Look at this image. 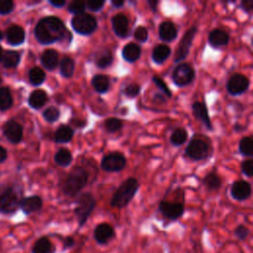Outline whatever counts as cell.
<instances>
[{
	"label": "cell",
	"mask_w": 253,
	"mask_h": 253,
	"mask_svg": "<svg viewBox=\"0 0 253 253\" xmlns=\"http://www.w3.org/2000/svg\"><path fill=\"white\" fill-rule=\"evenodd\" d=\"M66 32L63 22L56 17L49 16L42 19L36 26L35 36L42 44H49L60 41Z\"/></svg>",
	"instance_id": "1"
},
{
	"label": "cell",
	"mask_w": 253,
	"mask_h": 253,
	"mask_svg": "<svg viewBox=\"0 0 253 253\" xmlns=\"http://www.w3.org/2000/svg\"><path fill=\"white\" fill-rule=\"evenodd\" d=\"M138 187L139 186L136 179L127 178L126 180H125L114 194L110 203L111 206L118 209H123L126 207L133 199L134 195L138 190Z\"/></svg>",
	"instance_id": "2"
},
{
	"label": "cell",
	"mask_w": 253,
	"mask_h": 253,
	"mask_svg": "<svg viewBox=\"0 0 253 253\" xmlns=\"http://www.w3.org/2000/svg\"><path fill=\"white\" fill-rule=\"evenodd\" d=\"M88 173L81 166H75L71 169L65 182L62 186V191L65 195L74 197L76 196L87 184Z\"/></svg>",
	"instance_id": "3"
},
{
	"label": "cell",
	"mask_w": 253,
	"mask_h": 253,
	"mask_svg": "<svg viewBox=\"0 0 253 253\" xmlns=\"http://www.w3.org/2000/svg\"><path fill=\"white\" fill-rule=\"evenodd\" d=\"M96 200L90 193H83L79 196L76 202V207L74 210V213L78 220L79 227H82L89 216L91 215L93 210L95 209Z\"/></svg>",
	"instance_id": "4"
},
{
	"label": "cell",
	"mask_w": 253,
	"mask_h": 253,
	"mask_svg": "<svg viewBox=\"0 0 253 253\" xmlns=\"http://www.w3.org/2000/svg\"><path fill=\"white\" fill-rule=\"evenodd\" d=\"M71 25L76 33L80 35H90L97 29V20L90 14L82 13L72 18Z\"/></svg>",
	"instance_id": "5"
},
{
	"label": "cell",
	"mask_w": 253,
	"mask_h": 253,
	"mask_svg": "<svg viewBox=\"0 0 253 253\" xmlns=\"http://www.w3.org/2000/svg\"><path fill=\"white\" fill-rule=\"evenodd\" d=\"M19 205V197L13 188H5L0 192V212L12 213Z\"/></svg>",
	"instance_id": "6"
},
{
	"label": "cell",
	"mask_w": 253,
	"mask_h": 253,
	"mask_svg": "<svg viewBox=\"0 0 253 253\" xmlns=\"http://www.w3.org/2000/svg\"><path fill=\"white\" fill-rule=\"evenodd\" d=\"M195 77L194 68L188 63H180L173 70L172 79L175 85L184 87L189 85Z\"/></svg>",
	"instance_id": "7"
},
{
	"label": "cell",
	"mask_w": 253,
	"mask_h": 253,
	"mask_svg": "<svg viewBox=\"0 0 253 253\" xmlns=\"http://www.w3.org/2000/svg\"><path fill=\"white\" fill-rule=\"evenodd\" d=\"M196 33H197V28L196 27H192L183 36L181 42L178 44L177 50L175 52L174 61L176 63H178V62L182 61L183 59H185L187 57V55L189 54L190 47L192 45L193 40H194V38L196 36Z\"/></svg>",
	"instance_id": "8"
},
{
	"label": "cell",
	"mask_w": 253,
	"mask_h": 253,
	"mask_svg": "<svg viewBox=\"0 0 253 253\" xmlns=\"http://www.w3.org/2000/svg\"><path fill=\"white\" fill-rule=\"evenodd\" d=\"M126 163V157L120 152H112L103 157L101 167L108 172H118L125 168Z\"/></svg>",
	"instance_id": "9"
},
{
	"label": "cell",
	"mask_w": 253,
	"mask_h": 253,
	"mask_svg": "<svg viewBox=\"0 0 253 253\" xmlns=\"http://www.w3.org/2000/svg\"><path fill=\"white\" fill-rule=\"evenodd\" d=\"M187 155L194 160H202L209 153V145L202 139H193L186 148Z\"/></svg>",
	"instance_id": "10"
},
{
	"label": "cell",
	"mask_w": 253,
	"mask_h": 253,
	"mask_svg": "<svg viewBox=\"0 0 253 253\" xmlns=\"http://www.w3.org/2000/svg\"><path fill=\"white\" fill-rule=\"evenodd\" d=\"M159 211L168 219L175 220L181 217L184 213V206L181 203H172L168 201H162L158 207Z\"/></svg>",
	"instance_id": "11"
},
{
	"label": "cell",
	"mask_w": 253,
	"mask_h": 253,
	"mask_svg": "<svg viewBox=\"0 0 253 253\" xmlns=\"http://www.w3.org/2000/svg\"><path fill=\"white\" fill-rule=\"evenodd\" d=\"M115 235L116 233L114 227L107 222L99 223L93 231V237L95 241L101 245L108 244L111 240L114 239Z\"/></svg>",
	"instance_id": "12"
},
{
	"label": "cell",
	"mask_w": 253,
	"mask_h": 253,
	"mask_svg": "<svg viewBox=\"0 0 253 253\" xmlns=\"http://www.w3.org/2000/svg\"><path fill=\"white\" fill-rule=\"evenodd\" d=\"M249 87V80L242 74H234L226 83V89L229 94L236 96L244 93Z\"/></svg>",
	"instance_id": "13"
},
{
	"label": "cell",
	"mask_w": 253,
	"mask_h": 253,
	"mask_svg": "<svg viewBox=\"0 0 253 253\" xmlns=\"http://www.w3.org/2000/svg\"><path fill=\"white\" fill-rule=\"evenodd\" d=\"M230 193L234 200L244 201L251 195V185L244 180L235 181L231 187Z\"/></svg>",
	"instance_id": "14"
},
{
	"label": "cell",
	"mask_w": 253,
	"mask_h": 253,
	"mask_svg": "<svg viewBox=\"0 0 253 253\" xmlns=\"http://www.w3.org/2000/svg\"><path fill=\"white\" fill-rule=\"evenodd\" d=\"M112 27L118 37L126 38L128 36V20L124 14H117L112 18Z\"/></svg>",
	"instance_id": "15"
},
{
	"label": "cell",
	"mask_w": 253,
	"mask_h": 253,
	"mask_svg": "<svg viewBox=\"0 0 253 253\" xmlns=\"http://www.w3.org/2000/svg\"><path fill=\"white\" fill-rule=\"evenodd\" d=\"M4 133L10 142L18 143L22 139L23 129L18 123L14 121H9L4 126Z\"/></svg>",
	"instance_id": "16"
},
{
	"label": "cell",
	"mask_w": 253,
	"mask_h": 253,
	"mask_svg": "<svg viewBox=\"0 0 253 253\" xmlns=\"http://www.w3.org/2000/svg\"><path fill=\"white\" fill-rule=\"evenodd\" d=\"M19 207L25 213L30 214V213L38 211L42 209V201L39 196H31V197L25 198L22 201H20Z\"/></svg>",
	"instance_id": "17"
},
{
	"label": "cell",
	"mask_w": 253,
	"mask_h": 253,
	"mask_svg": "<svg viewBox=\"0 0 253 253\" xmlns=\"http://www.w3.org/2000/svg\"><path fill=\"white\" fill-rule=\"evenodd\" d=\"M193 113L197 120L201 121L208 129L211 130V123L210 120V116L208 113V109L204 103L201 102H195L193 104Z\"/></svg>",
	"instance_id": "18"
},
{
	"label": "cell",
	"mask_w": 253,
	"mask_h": 253,
	"mask_svg": "<svg viewBox=\"0 0 253 253\" xmlns=\"http://www.w3.org/2000/svg\"><path fill=\"white\" fill-rule=\"evenodd\" d=\"M229 42V35L223 30L215 29L210 33L209 42L212 47H220L226 45Z\"/></svg>",
	"instance_id": "19"
},
{
	"label": "cell",
	"mask_w": 253,
	"mask_h": 253,
	"mask_svg": "<svg viewBox=\"0 0 253 253\" xmlns=\"http://www.w3.org/2000/svg\"><path fill=\"white\" fill-rule=\"evenodd\" d=\"M159 38L164 42H171L177 37V29L175 25L169 21L163 22L159 26Z\"/></svg>",
	"instance_id": "20"
},
{
	"label": "cell",
	"mask_w": 253,
	"mask_h": 253,
	"mask_svg": "<svg viewBox=\"0 0 253 253\" xmlns=\"http://www.w3.org/2000/svg\"><path fill=\"white\" fill-rule=\"evenodd\" d=\"M55 245L46 237H40L34 244L32 248V253H55Z\"/></svg>",
	"instance_id": "21"
},
{
	"label": "cell",
	"mask_w": 253,
	"mask_h": 253,
	"mask_svg": "<svg viewBox=\"0 0 253 253\" xmlns=\"http://www.w3.org/2000/svg\"><path fill=\"white\" fill-rule=\"evenodd\" d=\"M8 42L13 45L21 44L25 40V32L19 26H12L6 32Z\"/></svg>",
	"instance_id": "22"
},
{
	"label": "cell",
	"mask_w": 253,
	"mask_h": 253,
	"mask_svg": "<svg viewBox=\"0 0 253 253\" xmlns=\"http://www.w3.org/2000/svg\"><path fill=\"white\" fill-rule=\"evenodd\" d=\"M41 61L47 70H53L58 64V53L53 49H46L42 52Z\"/></svg>",
	"instance_id": "23"
},
{
	"label": "cell",
	"mask_w": 253,
	"mask_h": 253,
	"mask_svg": "<svg viewBox=\"0 0 253 253\" xmlns=\"http://www.w3.org/2000/svg\"><path fill=\"white\" fill-rule=\"evenodd\" d=\"M140 53H141V49H140L139 45H137L136 43H133V42L127 43L126 45H125V47L123 49V57L127 62L136 61L139 58Z\"/></svg>",
	"instance_id": "24"
},
{
	"label": "cell",
	"mask_w": 253,
	"mask_h": 253,
	"mask_svg": "<svg viewBox=\"0 0 253 253\" xmlns=\"http://www.w3.org/2000/svg\"><path fill=\"white\" fill-rule=\"evenodd\" d=\"M73 137V129L65 125L60 126L54 132V141L57 143H66Z\"/></svg>",
	"instance_id": "25"
},
{
	"label": "cell",
	"mask_w": 253,
	"mask_h": 253,
	"mask_svg": "<svg viewBox=\"0 0 253 253\" xmlns=\"http://www.w3.org/2000/svg\"><path fill=\"white\" fill-rule=\"evenodd\" d=\"M171 49L166 44H158L154 47L152 51V59L155 63L161 64L164 62L170 55Z\"/></svg>",
	"instance_id": "26"
},
{
	"label": "cell",
	"mask_w": 253,
	"mask_h": 253,
	"mask_svg": "<svg viewBox=\"0 0 253 253\" xmlns=\"http://www.w3.org/2000/svg\"><path fill=\"white\" fill-rule=\"evenodd\" d=\"M47 100L46 93L43 90H35L29 97V104L34 109L42 108Z\"/></svg>",
	"instance_id": "27"
},
{
	"label": "cell",
	"mask_w": 253,
	"mask_h": 253,
	"mask_svg": "<svg viewBox=\"0 0 253 253\" xmlns=\"http://www.w3.org/2000/svg\"><path fill=\"white\" fill-rule=\"evenodd\" d=\"M92 86L99 93H106L110 88V80L108 76L97 74L92 78Z\"/></svg>",
	"instance_id": "28"
},
{
	"label": "cell",
	"mask_w": 253,
	"mask_h": 253,
	"mask_svg": "<svg viewBox=\"0 0 253 253\" xmlns=\"http://www.w3.org/2000/svg\"><path fill=\"white\" fill-rule=\"evenodd\" d=\"M54 161L62 167L68 166L72 161V155L66 148H60L54 155Z\"/></svg>",
	"instance_id": "29"
},
{
	"label": "cell",
	"mask_w": 253,
	"mask_h": 253,
	"mask_svg": "<svg viewBox=\"0 0 253 253\" xmlns=\"http://www.w3.org/2000/svg\"><path fill=\"white\" fill-rule=\"evenodd\" d=\"M113 54L109 49H103L96 56V64L100 68H106L113 62Z\"/></svg>",
	"instance_id": "30"
},
{
	"label": "cell",
	"mask_w": 253,
	"mask_h": 253,
	"mask_svg": "<svg viewBox=\"0 0 253 253\" xmlns=\"http://www.w3.org/2000/svg\"><path fill=\"white\" fill-rule=\"evenodd\" d=\"M2 60H3L5 67H8V68L15 67L18 65V63L20 61V55L17 51L7 50L3 53Z\"/></svg>",
	"instance_id": "31"
},
{
	"label": "cell",
	"mask_w": 253,
	"mask_h": 253,
	"mask_svg": "<svg viewBox=\"0 0 253 253\" xmlns=\"http://www.w3.org/2000/svg\"><path fill=\"white\" fill-rule=\"evenodd\" d=\"M74 71V60L70 57H63L60 61V73L65 78H70Z\"/></svg>",
	"instance_id": "32"
},
{
	"label": "cell",
	"mask_w": 253,
	"mask_h": 253,
	"mask_svg": "<svg viewBox=\"0 0 253 253\" xmlns=\"http://www.w3.org/2000/svg\"><path fill=\"white\" fill-rule=\"evenodd\" d=\"M44 78H45V73L44 71L40 68V67H34L30 70L29 72V79H30V82L35 85V86H39L41 85L43 81H44Z\"/></svg>",
	"instance_id": "33"
},
{
	"label": "cell",
	"mask_w": 253,
	"mask_h": 253,
	"mask_svg": "<svg viewBox=\"0 0 253 253\" xmlns=\"http://www.w3.org/2000/svg\"><path fill=\"white\" fill-rule=\"evenodd\" d=\"M12 103L13 99L10 90L6 87L0 88V110H8L12 106Z\"/></svg>",
	"instance_id": "34"
},
{
	"label": "cell",
	"mask_w": 253,
	"mask_h": 253,
	"mask_svg": "<svg viewBox=\"0 0 253 253\" xmlns=\"http://www.w3.org/2000/svg\"><path fill=\"white\" fill-rule=\"evenodd\" d=\"M187 137H188V133L186 129L182 127H178L172 132L170 140L173 145L179 146V145H182L187 140Z\"/></svg>",
	"instance_id": "35"
},
{
	"label": "cell",
	"mask_w": 253,
	"mask_h": 253,
	"mask_svg": "<svg viewBox=\"0 0 253 253\" xmlns=\"http://www.w3.org/2000/svg\"><path fill=\"white\" fill-rule=\"evenodd\" d=\"M239 151L244 156L251 157L253 155V140L251 137L245 136L239 141Z\"/></svg>",
	"instance_id": "36"
},
{
	"label": "cell",
	"mask_w": 253,
	"mask_h": 253,
	"mask_svg": "<svg viewBox=\"0 0 253 253\" xmlns=\"http://www.w3.org/2000/svg\"><path fill=\"white\" fill-rule=\"evenodd\" d=\"M204 184L209 190H216L220 187L221 185V180L220 178L213 172L209 173L205 179H204Z\"/></svg>",
	"instance_id": "37"
},
{
	"label": "cell",
	"mask_w": 253,
	"mask_h": 253,
	"mask_svg": "<svg viewBox=\"0 0 253 253\" xmlns=\"http://www.w3.org/2000/svg\"><path fill=\"white\" fill-rule=\"evenodd\" d=\"M123 126V122L117 118H109L105 122V127L110 132H115L121 129Z\"/></svg>",
	"instance_id": "38"
},
{
	"label": "cell",
	"mask_w": 253,
	"mask_h": 253,
	"mask_svg": "<svg viewBox=\"0 0 253 253\" xmlns=\"http://www.w3.org/2000/svg\"><path fill=\"white\" fill-rule=\"evenodd\" d=\"M85 8H86V3L84 1H79V0L72 1L68 5V11L73 13V14H75V15L84 13Z\"/></svg>",
	"instance_id": "39"
},
{
	"label": "cell",
	"mask_w": 253,
	"mask_h": 253,
	"mask_svg": "<svg viewBox=\"0 0 253 253\" xmlns=\"http://www.w3.org/2000/svg\"><path fill=\"white\" fill-rule=\"evenodd\" d=\"M43 118L49 122V123H52V122H55L58 118H59V110L55 107H48L47 109H45L43 111Z\"/></svg>",
	"instance_id": "40"
},
{
	"label": "cell",
	"mask_w": 253,
	"mask_h": 253,
	"mask_svg": "<svg viewBox=\"0 0 253 253\" xmlns=\"http://www.w3.org/2000/svg\"><path fill=\"white\" fill-rule=\"evenodd\" d=\"M250 233V230L249 228L244 225V224H239L235 229H234V235L241 241H244L248 235Z\"/></svg>",
	"instance_id": "41"
},
{
	"label": "cell",
	"mask_w": 253,
	"mask_h": 253,
	"mask_svg": "<svg viewBox=\"0 0 253 253\" xmlns=\"http://www.w3.org/2000/svg\"><path fill=\"white\" fill-rule=\"evenodd\" d=\"M139 92H140V86L138 84H134V83L126 85L124 89V94L130 98L137 96L139 94Z\"/></svg>",
	"instance_id": "42"
},
{
	"label": "cell",
	"mask_w": 253,
	"mask_h": 253,
	"mask_svg": "<svg viewBox=\"0 0 253 253\" xmlns=\"http://www.w3.org/2000/svg\"><path fill=\"white\" fill-rule=\"evenodd\" d=\"M135 40H137L140 42H145L148 39V32L146 30V28L139 26L134 30V34H133Z\"/></svg>",
	"instance_id": "43"
},
{
	"label": "cell",
	"mask_w": 253,
	"mask_h": 253,
	"mask_svg": "<svg viewBox=\"0 0 253 253\" xmlns=\"http://www.w3.org/2000/svg\"><path fill=\"white\" fill-rule=\"evenodd\" d=\"M152 81L155 83V85L167 96V97H171V91L169 90V88L167 87V85L164 83V81L158 77V76H153L152 77Z\"/></svg>",
	"instance_id": "44"
},
{
	"label": "cell",
	"mask_w": 253,
	"mask_h": 253,
	"mask_svg": "<svg viewBox=\"0 0 253 253\" xmlns=\"http://www.w3.org/2000/svg\"><path fill=\"white\" fill-rule=\"evenodd\" d=\"M14 8V3L11 0H0V14L6 15L12 12Z\"/></svg>",
	"instance_id": "45"
},
{
	"label": "cell",
	"mask_w": 253,
	"mask_h": 253,
	"mask_svg": "<svg viewBox=\"0 0 253 253\" xmlns=\"http://www.w3.org/2000/svg\"><path fill=\"white\" fill-rule=\"evenodd\" d=\"M86 3V6L91 11H100L102 7L105 4L104 0H88Z\"/></svg>",
	"instance_id": "46"
},
{
	"label": "cell",
	"mask_w": 253,
	"mask_h": 253,
	"mask_svg": "<svg viewBox=\"0 0 253 253\" xmlns=\"http://www.w3.org/2000/svg\"><path fill=\"white\" fill-rule=\"evenodd\" d=\"M241 171L244 175L251 177L253 175V161L251 159L243 161L241 164Z\"/></svg>",
	"instance_id": "47"
},
{
	"label": "cell",
	"mask_w": 253,
	"mask_h": 253,
	"mask_svg": "<svg viewBox=\"0 0 253 253\" xmlns=\"http://www.w3.org/2000/svg\"><path fill=\"white\" fill-rule=\"evenodd\" d=\"M74 245H75V239H74L72 236H66V237L63 239V245H62L63 250L70 249V248H72Z\"/></svg>",
	"instance_id": "48"
},
{
	"label": "cell",
	"mask_w": 253,
	"mask_h": 253,
	"mask_svg": "<svg viewBox=\"0 0 253 253\" xmlns=\"http://www.w3.org/2000/svg\"><path fill=\"white\" fill-rule=\"evenodd\" d=\"M241 7L246 12H250L253 9V1L252 0H244L241 2Z\"/></svg>",
	"instance_id": "49"
},
{
	"label": "cell",
	"mask_w": 253,
	"mask_h": 253,
	"mask_svg": "<svg viewBox=\"0 0 253 253\" xmlns=\"http://www.w3.org/2000/svg\"><path fill=\"white\" fill-rule=\"evenodd\" d=\"M49 3L56 8H60L65 5V0H49Z\"/></svg>",
	"instance_id": "50"
},
{
	"label": "cell",
	"mask_w": 253,
	"mask_h": 253,
	"mask_svg": "<svg viewBox=\"0 0 253 253\" xmlns=\"http://www.w3.org/2000/svg\"><path fill=\"white\" fill-rule=\"evenodd\" d=\"M148 4L150 6V9L153 11V12H156V8H157V5H158V1L156 0H149L148 1Z\"/></svg>",
	"instance_id": "51"
},
{
	"label": "cell",
	"mask_w": 253,
	"mask_h": 253,
	"mask_svg": "<svg viewBox=\"0 0 253 253\" xmlns=\"http://www.w3.org/2000/svg\"><path fill=\"white\" fill-rule=\"evenodd\" d=\"M72 124H74L76 127H83V126H85V121H80V120H72Z\"/></svg>",
	"instance_id": "52"
},
{
	"label": "cell",
	"mask_w": 253,
	"mask_h": 253,
	"mask_svg": "<svg viewBox=\"0 0 253 253\" xmlns=\"http://www.w3.org/2000/svg\"><path fill=\"white\" fill-rule=\"evenodd\" d=\"M124 4H125V1H124V0H113V1H112V5L115 6L116 8H120V7H122Z\"/></svg>",
	"instance_id": "53"
},
{
	"label": "cell",
	"mask_w": 253,
	"mask_h": 253,
	"mask_svg": "<svg viewBox=\"0 0 253 253\" xmlns=\"http://www.w3.org/2000/svg\"><path fill=\"white\" fill-rule=\"evenodd\" d=\"M6 156H7L6 150L2 146H0V162H3L6 159Z\"/></svg>",
	"instance_id": "54"
},
{
	"label": "cell",
	"mask_w": 253,
	"mask_h": 253,
	"mask_svg": "<svg viewBox=\"0 0 253 253\" xmlns=\"http://www.w3.org/2000/svg\"><path fill=\"white\" fill-rule=\"evenodd\" d=\"M154 100H160L161 102H164V101H165V98H164L163 96H161L160 94H155Z\"/></svg>",
	"instance_id": "55"
},
{
	"label": "cell",
	"mask_w": 253,
	"mask_h": 253,
	"mask_svg": "<svg viewBox=\"0 0 253 253\" xmlns=\"http://www.w3.org/2000/svg\"><path fill=\"white\" fill-rule=\"evenodd\" d=\"M2 57H3V50H2V48L0 46V61L2 60Z\"/></svg>",
	"instance_id": "56"
},
{
	"label": "cell",
	"mask_w": 253,
	"mask_h": 253,
	"mask_svg": "<svg viewBox=\"0 0 253 253\" xmlns=\"http://www.w3.org/2000/svg\"><path fill=\"white\" fill-rule=\"evenodd\" d=\"M2 37H3V36H2V33H1V31H0V40L2 39Z\"/></svg>",
	"instance_id": "57"
},
{
	"label": "cell",
	"mask_w": 253,
	"mask_h": 253,
	"mask_svg": "<svg viewBox=\"0 0 253 253\" xmlns=\"http://www.w3.org/2000/svg\"><path fill=\"white\" fill-rule=\"evenodd\" d=\"M0 83H1V78H0Z\"/></svg>",
	"instance_id": "58"
}]
</instances>
